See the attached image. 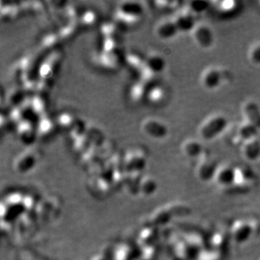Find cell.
Segmentation results:
<instances>
[{"label":"cell","mask_w":260,"mask_h":260,"mask_svg":"<svg viewBox=\"0 0 260 260\" xmlns=\"http://www.w3.org/2000/svg\"><path fill=\"white\" fill-rule=\"evenodd\" d=\"M141 130L147 137L153 139H163L168 133L165 123L155 117H148L143 120L141 124Z\"/></svg>","instance_id":"2"},{"label":"cell","mask_w":260,"mask_h":260,"mask_svg":"<svg viewBox=\"0 0 260 260\" xmlns=\"http://www.w3.org/2000/svg\"><path fill=\"white\" fill-rule=\"evenodd\" d=\"M184 153L190 158H198L204 154L203 146L200 142L196 140H188L183 145Z\"/></svg>","instance_id":"10"},{"label":"cell","mask_w":260,"mask_h":260,"mask_svg":"<svg viewBox=\"0 0 260 260\" xmlns=\"http://www.w3.org/2000/svg\"><path fill=\"white\" fill-rule=\"evenodd\" d=\"M234 177V170L232 168H223L219 174V180L223 183H230Z\"/></svg>","instance_id":"14"},{"label":"cell","mask_w":260,"mask_h":260,"mask_svg":"<svg viewBox=\"0 0 260 260\" xmlns=\"http://www.w3.org/2000/svg\"><path fill=\"white\" fill-rule=\"evenodd\" d=\"M180 30L175 20H163L155 27V34L161 40H170L177 35Z\"/></svg>","instance_id":"4"},{"label":"cell","mask_w":260,"mask_h":260,"mask_svg":"<svg viewBox=\"0 0 260 260\" xmlns=\"http://www.w3.org/2000/svg\"><path fill=\"white\" fill-rule=\"evenodd\" d=\"M174 20L177 25L180 32V31H182V32L193 31L197 25L195 22L194 14L191 11L180 13Z\"/></svg>","instance_id":"5"},{"label":"cell","mask_w":260,"mask_h":260,"mask_svg":"<svg viewBox=\"0 0 260 260\" xmlns=\"http://www.w3.org/2000/svg\"><path fill=\"white\" fill-rule=\"evenodd\" d=\"M193 36L198 45L203 48H209L214 42L212 30L205 25H196L193 30Z\"/></svg>","instance_id":"3"},{"label":"cell","mask_w":260,"mask_h":260,"mask_svg":"<svg viewBox=\"0 0 260 260\" xmlns=\"http://www.w3.org/2000/svg\"><path fill=\"white\" fill-rule=\"evenodd\" d=\"M250 60L256 65H260V44L253 47L251 50Z\"/></svg>","instance_id":"15"},{"label":"cell","mask_w":260,"mask_h":260,"mask_svg":"<svg viewBox=\"0 0 260 260\" xmlns=\"http://www.w3.org/2000/svg\"><path fill=\"white\" fill-rule=\"evenodd\" d=\"M259 132L258 128L255 125L248 122V120L246 122L243 123L238 129V135L241 139L245 143L248 141L252 140L253 138H258V133Z\"/></svg>","instance_id":"11"},{"label":"cell","mask_w":260,"mask_h":260,"mask_svg":"<svg viewBox=\"0 0 260 260\" xmlns=\"http://www.w3.org/2000/svg\"><path fill=\"white\" fill-rule=\"evenodd\" d=\"M222 83V73L218 68H209L202 76L203 85L208 90H215Z\"/></svg>","instance_id":"6"},{"label":"cell","mask_w":260,"mask_h":260,"mask_svg":"<svg viewBox=\"0 0 260 260\" xmlns=\"http://www.w3.org/2000/svg\"><path fill=\"white\" fill-rule=\"evenodd\" d=\"M228 120L221 115H213L200 128V135L204 140H212L223 133L228 126Z\"/></svg>","instance_id":"1"},{"label":"cell","mask_w":260,"mask_h":260,"mask_svg":"<svg viewBox=\"0 0 260 260\" xmlns=\"http://www.w3.org/2000/svg\"><path fill=\"white\" fill-rule=\"evenodd\" d=\"M243 112L248 122L255 125L260 130V107L258 104L253 101H248L244 105Z\"/></svg>","instance_id":"7"},{"label":"cell","mask_w":260,"mask_h":260,"mask_svg":"<svg viewBox=\"0 0 260 260\" xmlns=\"http://www.w3.org/2000/svg\"><path fill=\"white\" fill-rule=\"evenodd\" d=\"M165 59L160 53H152L146 59V66L148 70L153 73H158L163 71L165 68Z\"/></svg>","instance_id":"8"},{"label":"cell","mask_w":260,"mask_h":260,"mask_svg":"<svg viewBox=\"0 0 260 260\" xmlns=\"http://www.w3.org/2000/svg\"><path fill=\"white\" fill-rule=\"evenodd\" d=\"M215 167H216L215 161L210 156L206 157L203 160L201 166H200V175L203 177H210L212 175L213 172L215 171Z\"/></svg>","instance_id":"12"},{"label":"cell","mask_w":260,"mask_h":260,"mask_svg":"<svg viewBox=\"0 0 260 260\" xmlns=\"http://www.w3.org/2000/svg\"><path fill=\"white\" fill-rule=\"evenodd\" d=\"M243 154L248 160L255 161L260 158V140L258 138L244 143Z\"/></svg>","instance_id":"9"},{"label":"cell","mask_w":260,"mask_h":260,"mask_svg":"<svg viewBox=\"0 0 260 260\" xmlns=\"http://www.w3.org/2000/svg\"><path fill=\"white\" fill-rule=\"evenodd\" d=\"M208 5L209 4L205 1H194L190 4V11L196 14L204 12L207 9Z\"/></svg>","instance_id":"13"}]
</instances>
